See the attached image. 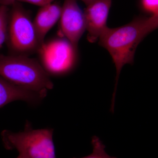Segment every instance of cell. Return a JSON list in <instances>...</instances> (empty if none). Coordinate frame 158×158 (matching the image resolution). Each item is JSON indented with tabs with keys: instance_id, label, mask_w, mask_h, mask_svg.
<instances>
[{
	"instance_id": "11",
	"label": "cell",
	"mask_w": 158,
	"mask_h": 158,
	"mask_svg": "<svg viewBox=\"0 0 158 158\" xmlns=\"http://www.w3.org/2000/svg\"><path fill=\"white\" fill-rule=\"evenodd\" d=\"M143 8L153 14L158 13V0H142Z\"/></svg>"
},
{
	"instance_id": "8",
	"label": "cell",
	"mask_w": 158,
	"mask_h": 158,
	"mask_svg": "<svg viewBox=\"0 0 158 158\" xmlns=\"http://www.w3.org/2000/svg\"><path fill=\"white\" fill-rule=\"evenodd\" d=\"M62 9L59 4L51 3L41 7L37 12L33 23L40 46L45 42L47 33L60 19Z\"/></svg>"
},
{
	"instance_id": "1",
	"label": "cell",
	"mask_w": 158,
	"mask_h": 158,
	"mask_svg": "<svg viewBox=\"0 0 158 158\" xmlns=\"http://www.w3.org/2000/svg\"><path fill=\"white\" fill-rule=\"evenodd\" d=\"M0 76L15 85L47 93L53 83L42 65L25 55L0 54Z\"/></svg>"
},
{
	"instance_id": "13",
	"label": "cell",
	"mask_w": 158,
	"mask_h": 158,
	"mask_svg": "<svg viewBox=\"0 0 158 158\" xmlns=\"http://www.w3.org/2000/svg\"><path fill=\"white\" fill-rule=\"evenodd\" d=\"M18 1L19 0H0V6H12L15 3L18 2Z\"/></svg>"
},
{
	"instance_id": "12",
	"label": "cell",
	"mask_w": 158,
	"mask_h": 158,
	"mask_svg": "<svg viewBox=\"0 0 158 158\" xmlns=\"http://www.w3.org/2000/svg\"><path fill=\"white\" fill-rule=\"evenodd\" d=\"M54 0H19L18 2H25L43 7L52 3Z\"/></svg>"
},
{
	"instance_id": "14",
	"label": "cell",
	"mask_w": 158,
	"mask_h": 158,
	"mask_svg": "<svg viewBox=\"0 0 158 158\" xmlns=\"http://www.w3.org/2000/svg\"><path fill=\"white\" fill-rule=\"evenodd\" d=\"M83 2L85 3L86 6H88V5H90L94 2L95 1V0H81Z\"/></svg>"
},
{
	"instance_id": "9",
	"label": "cell",
	"mask_w": 158,
	"mask_h": 158,
	"mask_svg": "<svg viewBox=\"0 0 158 158\" xmlns=\"http://www.w3.org/2000/svg\"><path fill=\"white\" fill-rule=\"evenodd\" d=\"M9 11L8 6H0V49L8 39Z\"/></svg>"
},
{
	"instance_id": "2",
	"label": "cell",
	"mask_w": 158,
	"mask_h": 158,
	"mask_svg": "<svg viewBox=\"0 0 158 158\" xmlns=\"http://www.w3.org/2000/svg\"><path fill=\"white\" fill-rule=\"evenodd\" d=\"M53 135L52 129L34 130L27 121L22 131L4 130L1 135L6 149L17 150L24 158H56Z\"/></svg>"
},
{
	"instance_id": "4",
	"label": "cell",
	"mask_w": 158,
	"mask_h": 158,
	"mask_svg": "<svg viewBox=\"0 0 158 158\" xmlns=\"http://www.w3.org/2000/svg\"><path fill=\"white\" fill-rule=\"evenodd\" d=\"M77 50L63 37L44 43L37 52L41 65L48 73L62 75L70 71L74 66Z\"/></svg>"
},
{
	"instance_id": "10",
	"label": "cell",
	"mask_w": 158,
	"mask_h": 158,
	"mask_svg": "<svg viewBox=\"0 0 158 158\" xmlns=\"http://www.w3.org/2000/svg\"><path fill=\"white\" fill-rule=\"evenodd\" d=\"M93 152L89 155L80 158H116L109 156L105 151V146L99 138L94 136L91 141Z\"/></svg>"
},
{
	"instance_id": "15",
	"label": "cell",
	"mask_w": 158,
	"mask_h": 158,
	"mask_svg": "<svg viewBox=\"0 0 158 158\" xmlns=\"http://www.w3.org/2000/svg\"><path fill=\"white\" fill-rule=\"evenodd\" d=\"M16 158H24L22 156L20 155H19Z\"/></svg>"
},
{
	"instance_id": "7",
	"label": "cell",
	"mask_w": 158,
	"mask_h": 158,
	"mask_svg": "<svg viewBox=\"0 0 158 158\" xmlns=\"http://www.w3.org/2000/svg\"><path fill=\"white\" fill-rule=\"evenodd\" d=\"M47 94L26 89L0 76V108L17 100L33 104L38 103L45 98Z\"/></svg>"
},
{
	"instance_id": "5",
	"label": "cell",
	"mask_w": 158,
	"mask_h": 158,
	"mask_svg": "<svg viewBox=\"0 0 158 158\" xmlns=\"http://www.w3.org/2000/svg\"><path fill=\"white\" fill-rule=\"evenodd\" d=\"M59 20L62 37L77 49L79 40L86 30V25L84 12L76 0H64Z\"/></svg>"
},
{
	"instance_id": "3",
	"label": "cell",
	"mask_w": 158,
	"mask_h": 158,
	"mask_svg": "<svg viewBox=\"0 0 158 158\" xmlns=\"http://www.w3.org/2000/svg\"><path fill=\"white\" fill-rule=\"evenodd\" d=\"M11 6L8 24L10 48L20 55L37 52L40 45L33 22L19 2Z\"/></svg>"
},
{
	"instance_id": "6",
	"label": "cell",
	"mask_w": 158,
	"mask_h": 158,
	"mask_svg": "<svg viewBox=\"0 0 158 158\" xmlns=\"http://www.w3.org/2000/svg\"><path fill=\"white\" fill-rule=\"evenodd\" d=\"M112 0H95L87 6L84 11L87 39L89 42H96L106 29Z\"/></svg>"
}]
</instances>
